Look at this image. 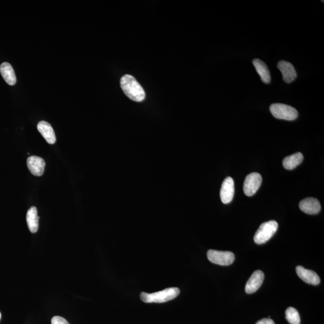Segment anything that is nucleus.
I'll return each mask as SVG.
<instances>
[{
	"label": "nucleus",
	"mask_w": 324,
	"mask_h": 324,
	"mask_svg": "<svg viewBox=\"0 0 324 324\" xmlns=\"http://www.w3.org/2000/svg\"><path fill=\"white\" fill-rule=\"evenodd\" d=\"M296 272H297L299 277L301 280H303L304 282L308 283V284L313 285L319 284V277L313 271L304 269V267L301 266H298L296 268Z\"/></svg>",
	"instance_id": "obj_12"
},
{
	"label": "nucleus",
	"mask_w": 324,
	"mask_h": 324,
	"mask_svg": "<svg viewBox=\"0 0 324 324\" xmlns=\"http://www.w3.org/2000/svg\"><path fill=\"white\" fill-rule=\"evenodd\" d=\"M253 64L259 75L262 81L265 84H269L271 81L270 73L267 65L260 59H254Z\"/></svg>",
	"instance_id": "obj_15"
},
{
	"label": "nucleus",
	"mask_w": 324,
	"mask_h": 324,
	"mask_svg": "<svg viewBox=\"0 0 324 324\" xmlns=\"http://www.w3.org/2000/svg\"><path fill=\"white\" fill-rule=\"evenodd\" d=\"M299 207L302 211L308 214H316L321 209L319 201L314 198L303 199L300 202Z\"/></svg>",
	"instance_id": "obj_11"
},
{
	"label": "nucleus",
	"mask_w": 324,
	"mask_h": 324,
	"mask_svg": "<svg viewBox=\"0 0 324 324\" xmlns=\"http://www.w3.org/2000/svg\"><path fill=\"white\" fill-rule=\"evenodd\" d=\"M303 158V155L301 152H297L286 157L283 160V166L286 170H292L300 165Z\"/></svg>",
	"instance_id": "obj_17"
},
{
	"label": "nucleus",
	"mask_w": 324,
	"mask_h": 324,
	"mask_svg": "<svg viewBox=\"0 0 324 324\" xmlns=\"http://www.w3.org/2000/svg\"><path fill=\"white\" fill-rule=\"evenodd\" d=\"M0 319H1V313H0Z\"/></svg>",
	"instance_id": "obj_21"
},
{
	"label": "nucleus",
	"mask_w": 324,
	"mask_h": 324,
	"mask_svg": "<svg viewBox=\"0 0 324 324\" xmlns=\"http://www.w3.org/2000/svg\"><path fill=\"white\" fill-rule=\"evenodd\" d=\"M37 129L48 144H55L56 142L55 134L51 124L45 121H40L37 124Z\"/></svg>",
	"instance_id": "obj_13"
},
{
	"label": "nucleus",
	"mask_w": 324,
	"mask_h": 324,
	"mask_svg": "<svg viewBox=\"0 0 324 324\" xmlns=\"http://www.w3.org/2000/svg\"><path fill=\"white\" fill-rule=\"evenodd\" d=\"M286 318L291 324H300L301 319L298 311L294 307H288L286 310Z\"/></svg>",
	"instance_id": "obj_18"
},
{
	"label": "nucleus",
	"mask_w": 324,
	"mask_h": 324,
	"mask_svg": "<svg viewBox=\"0 0 324 324\" xmlns=\"http://www.w3.org/2000/svg\"><path fill=\"white\" fill-rule=\"evenodd\" d=\"M51 322L52 324H70L66 319L58 316L53 317Z\"/></svg>",
	"instance_id": "obj_19"
},
{
	"label": "nucleus",
	"mask_w": 324,
	"mask_h": 324,
	"mask_svg": "<svg viewBox=\"0 0 324 324\" xmlns=\"http://www.w3.org/2000/svg\"><path fill=\"white\" fill-rule=\"evenodd\" d=\"M207 258L212 263L223 266L231 265L235 260L234 254L227 251L209 250L207 252Z\"/></svg>",
	"instance_id": "obj_5"
},
{
	"label": "nucleus",
	"mask_w": 324,
	"mask_h": 324,
	"mask_svg": "<svg viewBox=\"0 0 324 324\" xmlns=\"http://www.w3.org/2000/svg\"><path fill=\"white\" fill-rule=\"evenodd\" d=\"M0 73L6 83L9 86H14L17 83V77L12 65L8 63H3L0 65Z\"/></svg>",
	"instance_id": "obj_14"
},
{
	"label": "nucleus",
	"mask_w": 324,
	"mask_h": 324,
	"mask_svg": "<svg viewBox=\"0 0 324 324\" xmlns=\"http://www.w3.org/2000/svg\"><path fill=\"white\" fill-rule=\"evenodd\" d=\"M234 182L231 177H227L222 183L220 189V199L223 204H229L234 195Z\"/></svg>",
	"instance_id": "obj_7"
},
{
	"label": "nucleus",
	"mask_w": 324,
	"mask_h": 324,
	"mask_svg": "<svg viewBox=\"0 0 324 324\" xmlns=\"http://www.w3.org/2000/svg\"><path fill=\"white\" fill-rule=\"evenodd\" d=\"M271 113L277 119L294 120L298 117V111L294 108L283 104H274L270 106Z\"/></svg>",
	"instance_id": "obj_4"
},
{
	"label": "nucleus",
	"mask_w": 324,
	"mask_h": 324,
	"mask_svg": "<svg viewBox=\"0 0 324 324\" xmlns=\"http://www.w3.org/2000/svg\"><path fill=\"white\" fill-rule=\"evenodd\" d=\"M262 183V177L259 173H253L246 177L243 191L246 196H252L256 194Z\"/></svg>",
	"instance_id": "obj_6"
},
{
	"label": "nucleus",
	"mask_w": 324,
	"mask_h": 324,
	"mask_svg": "<svg viewBox=\"0 0 324 324\" xmlns=\"http://www.w3.org/2000/svg\"><path fill=\"white\" fill-rule=\"evenodd\" d=\"M277 67L281 71L283 79L286 83H291L297 76L294 67L289 62L280 61L277 64Z\"/></svg>",
	"instance_id": "obj_9"
},
{
	"label": "nucleus",
	"mask_w": 324,
	"mask_h": 324,
	"mask_svg": "<svg viewBox=\"0 0 324 324\" xmlns=\"http://www.w3.org/2000/svg\"><path fill=\"white\" fill-rule=\"evenodd\" d=\"M27 166L31 173L34 176L40 177L44 173L45 161L41 157L32 155L28 158Z\"/></svg>",
	"instance_id": "obj_10"
},
{
	"label": "nucleus",
	"mask_w": 324,
	"mask_h": 324,
	"mask_svg": "<svg viewBox=\"0 0 324 324\" xmlns=\"http://www.w3.org/2000/svg\"><path fill=\"white\" fill-rule=\"evenodd\" d=\"M277 228H278V223L275 220H270L263 223L255 233L254 241L257 245L266 243L275 235Z\"/></svg>",
	"instance_id": "obj_3"
},
{
	"label": "nucleus",
	"mask_w": 324,
	"mask_h": 324,
	"mask_svg": "<svg viewBox=\"0 0 324 324\" xmlns=\"http://www.w3.org/2000/svg\"><path fill=\"white\" fill-rule=\"evenodd\" d=\"M120 85L124 94L130 99L138 102L144 101V90L133 76L125 74L121 77Z\"/></svg>",
	"instance_id": "obj_1"
},
{
	"label": "nucleus",
	"mask_w": 324,
	"mask_h": 324,
	"mask_svg": "<svg viewBox=\"0 0 324 324\" xmlns=\"http://www.w3.org/2000/svg\"><path fill=\"white\" fill-rule=\"evenodd\" d=\"M26 219L30 232L36 233L39 228V219L36 207H32L30 208L27 212Z\"/></svg>",
	"instance_id": "obj_16"
},
{
	"label": "nucleus",
	"mask_w": 324,
	"mask_h": 324,
	"mask_svg": "<svg viewBox=\"0 0 324 324\" xmlns=\"http://www.w3.org/2000/svg\"><path fill=\"white\" fill-rule=\"evenodd\" d=\"M256 324H275L270 318H264L258 321Z\"/></svg>",
	"instance_id": "obj_20"
},
{
	"label": "nucleus",
	"mask_w": 324,
	"mask_h": 324,
	"mask_svg": "<svg viewBox=\"0 0 324 324\" xmlns=\"http://www.w3.org/2000/svg\"><path fill=\"white\" fill-rule=\"evenodd\" d=\"M180 291L177 288H170L163 291L148 294L142 292L140 295L141 300L144 303H162L169 301L176 298L180 294Z\"/></svg>",
	"instance_id": "obj_2"
},
{
	"label": "nucleus",
	"mask_w": 324,
	"mask_h": 324,
	"mask_svg": "<svg viewBox=\"0 0 324 324\" xmlns=\"http://www.w3.org/2000/svg\"><path fill=\"white\" fill-rule=\"evenodd\" d=\"M264 280V274L261 270L255 272L246 283L245 291L248 294H253L260 289Z\"/></svg>",
	"instance_id": "obj_8"
}]
</instances>
